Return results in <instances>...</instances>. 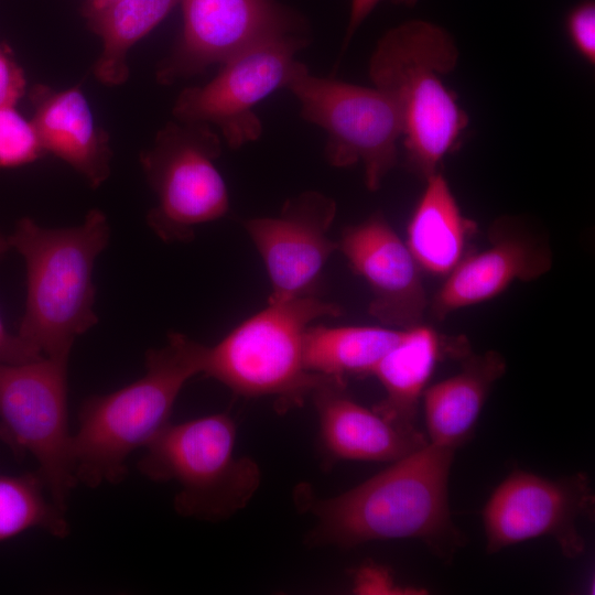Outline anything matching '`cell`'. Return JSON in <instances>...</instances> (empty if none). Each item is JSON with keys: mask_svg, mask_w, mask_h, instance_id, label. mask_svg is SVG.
<instances>
[{"mask_svg": "<svg viewBox=\"0 0 595 595\" xmlns=\"http://www.w3.org/2000/svg\"><path fill=\"white\" fill-rule=\"evenodd\" d=\"M454 453L428 442L332 498L321 499L305 486L298 487L296 502L316 519L307 543L354 548L370 541L419 539L450 560L465 543L448 504Z\"/></svg>", "mask_w": 595, "mask_h": 595, "instance_id": "obj_1", "label": "cell"}, {"mask_svg": "<svg viewBox=\"0 0 595 595\" xmlns=\"http://www.w3.org/2000/svg\"><path fill=\"white\" fill-rule=\"evenodd\" d=\"M26 270L18 335L43 356L68 358L76 338L98 322L95 261L110 239L106 214L90 209L77 226L47 228L20 218L8 236Z\"/></svg>", "mask_w": 595, "mask_h": 595, "instance_id": "obj_2", "label": "cell"}, {"mask_svg": "<svg viewBox=\"0 0 595 595\" xmlns=\"http://www.w3.org/2000/svg\"><path fill=\"white\" fill-rule=\"evenodd\" d=\"M207 346L182 333L145 354V372L136 381L107 394L88 398L79 410V426L72 439L77 482L96 487L119 483L126 461L145 447L170 423L184 385L203 374Z\"/></svg>", "mask_w": 595, "mask_h": 595, "instance_id": "obj_3", "label": "cell"}, {"mask_svg": "<svg viewBox=\"0 0 595 595\" xmlns=\"http://www.w3.org/2000/svg\"><path fill=\"white\" fill-rule=\"evenodd\" d=\"M457 60L451 34L424 20L387 31L370 56V79L392 97L401 113L405 165L424 181L439 172L468 125L455 95L441 80Z\"/></svg>", "mask_w": 595, "mask_h": 595, "instance_id": "obj_4", "label": "cell"}, {"mask_svg": "<svg viewBox=\"0 0 595 595\" xmlns=\"http://www.w3.org/2000/svg\"><path fill=\"white\" fill-rule=\"evenodd\" d=\"M340 314L339 305L318 296L268 302L207 346L203 375L244 397H274L279 411L298 407L326 377L305 367L306 332L316 320Z\"/></svg>", "mask_w": 595, "mask_h": 595, "instance_id": "obj_5", "label": "cell"}, {"mask_svg": "<svg viewBox=\"0 0 595 595\" xmlns=\"http://www.w3.org/2000/svg\"><path fill=\"white\" fill-rule=\"evenodd\" d=\"M236 424L227 413L169 423L145 446L140 472L155 482H175L182 516L226 519L244 509L261 482L257 463L236 454Z\"/></svg>", "mask_w": 595, "mask_h": 595, "instance_id": "obj_6", "label": "cell"}, {"mask_svg": "<svg viewBox=\"0 0 595 595\" xmlns=\"http://www.w3.org/2000/svg\"><path fill=\"white\" fill-rule=\"evenodd\" d=\"M220 137L203 122L170 121L140 154L156 205L145 217L164 242H190L195 228L229 210L226 183L215 165Z\"/></svg>", "mask_w": 595, "mask_h": 595, "instance_id": "obj_7", "label": "cell"}, {"mask_svg": "<svg viewBox=\"0 0 595 595\" xmlns=\"http://www.w3.org/2000/svg\"><path fill=\"white\" fill-rule=\"evenodd\" d=\"M284 88L299 100L301 116L326 132L328 163H361L367 188L377 191L397 164L402 137L401 113L392 97L377 87L314 76L299 61Z\"/></svg>", "mask_w": 595, "mask_h": 595, "instance_id": "obj_8", "label": "cell"}, {"mask_svg": "<svg viewBox=\"0 0 595 595\" xmlns=\"http://www.w3.org/2000/svg\"><path fill=\"white\" fill-rule=\"evenodd\" d=\"M68 358L0 363V440L31 454L50 497L66 510L77 483L67 420Z\"/></svg>", "mask_w": 595, "mask_h": 595, "instance_id": "obj_9", "label": "cell"}, {"mask_svg": "<svg viewBox=\"0 0 595 595\" xmlns=\"http://www.w3.org/2000/svg\"><path fill=\"white\" fill-rule=\"evenodd\" d=\"M307 44L305 33H292L248 47L224 62L207 84L182 90L173 116L178 121L217 127L231 148L257 140L262 125L255 107L272 91L284 88L295 55Z\"/></svg>", "mask_w": 595, "mask_h": 595, "instance_id": "obj_10", "label": "cell"}, {"mask_svg": "<svg viewBox=\"0 0 595 595\" xmlns=\"http://www.w3.org/2000/svg\"><path fill=\"white\" fill-rule=\"evenodd\" d=\"M593 515L594 494L584 473L554 480L517 469L496 487L483 509L486 552L547 536L564 556L577 558L585 550L577 521Z\"/></svg>", "mask_w": 595, "mask_h": 595, "instance_id": "obj_11", "label": "cell"}, {"mask_svg": "<svg viewBox=\"0 0 595 595\" xmlns=\"http://www.w3.org/2000/svg\"><path fill=\"white\" fill-rule=\"evenodd\" d=\"M181 34L156 69L170 85L223 64L270 37L305 33L304 21L277 0H180Z\"/></svg>", "mask_w": 595, "mask_h": 595, "instance_id": "obj_12", "label": "cell"}, {"mask_svg": "<svg viewBox=\"0 0 595 595\" xmlns=\"http://www.w3.org/2000/svg\"><path fill=\"white\" fill-rule=\"evenodd\" d=\"M336 203L316 191L289 198L280 213L244 223L271 284L268 302L318 296L322 275L337 241L328 237Z\"/></svg>", "mask_w": 595, "mask_h": 595, "instance_id": "obj_13", "label": "cell"}, {"mask_svg": "<svg viewBox=\"0 0 595 595\" xmlns=\"http://www.w3.org/2000/svg\"><path fill=\"white\" fill-rule=\"evenodd\" d=\"M337 249L371 292L368 311L383 326L405 329L423 323L429 298L422 270L385 216L375 213L346 227Z\"/></svg>", "mask_w": 595, "mask_h": 595, "instance_id": "obj_14", "label": "cell"}, {"mask_svg": "<svg viewBox=\"0 0 595 595\" xmlns=\"http://www.w3.org/2000/svg\"><path fill=\"white\" fill-rule=\"evenodd\" d=\"M488 240L485 249L469 252L445 277L429 302L435 320L442 321L458 310L493 300L513 282L539 279L552 268L547 239L520 218L496 219Z\"/></svg>", "mask_w": 595, "mask_h": 595, "instance_id": "obj_15", "label": "cell"}, {"mask_svg": "<svg viewBox=\"0 0 595 595\" xmlns=\"http://www.w3.org/2000/svg\"><path fill=\"white\" fill-rule=\"evenodd\" d=\"M346 379L325 377L310 397L318 415L320 442L331 462H394L428 444L419 430H404L358 403Z\"/></svg>", "mask_w": 595, "mask_h": 595, "instance_id": "obj_16", "label": "cell"}, {"mask_svg": "<svg viewBox=\"0 0 595 595\" xmlns=\"http://www.w3.org/2000/svg\"><path fill=\"white\" fill-rule=\"evenodd\" d=\"M30 97L31 121L45 154L63 160L91 188L99 187L110 175L112 151L83 91L75 86L55 90L37 85Z\"/></svg>", "mask_w": 595, "mask_h": 595, "instance_id": "obj_17", "label": "cell"}, {"mask_svg": "<svg viewBox=\"0 0 595 595\" xmlns=\"http://www.w3.org/2000/svg\"><path fill=\"white\" fill-rule=\"evenodd\" d=\"M469 350L466 339L443 337L423 323L403 329L372 372L385 390L372 409L401 429L418 430L419 404L436 363L445 356L459 359Z\"/></svg>", "mask_w": 595, "mask_h": 595, "instance_id": "obj_18", "label": "cell"}, {"mask_svg": "<svg viewBox=\"0 0 595 595\" xmlns=\"http://www.w3.org/2000/svg\"><path fill=\"white\" fill-rule=\"evenodd\" d=\"M458 360V372L428 387L422 397L428 442L452 450L469 439L494 385L507 369L496 350H469Z\"/></svg>", "mask_w": 595, "mask_h": 595, "instance_id": "obj_19", "label": "cell"}, {"mask_svg": "<svg viewBox=\"0 0 595 595\" xmlns=\"http://www.w3.org/2000/svg\"><path fill=\"white\" fill-rule=\"evenodd\" d=\"M477 225L467 218L442 173L425 180L407 226L405 244L423 273L445 278L470 252Z\"/></svg>", "mask_w": 595, "mask_h": 595, "instance_id": "obj_20", "label": "cell"}, {"mask_svg": "<svg viewBox=\"0 0 595 595\" xmlns=\"http://www.w3.org/2000/svg\"><path fill=\"white\" fill-rule=\"evenodd\" d=\"M180 0H118L102 8L83 6L88 28L101 41L94 76L104 85L119 86L129 77L128 53L149 34Z\"/></svg>", "mask_w": 595, "mask_h": 595, "instance_id": "obj_21", "label": "cell"}, {"mask_svg": "<svg viewBox=\"0 0 595 595\" xmlns=\"http://www.w3.org/2000/svg\"><path fill=\"white\" fill-rule=\"evenodd\" d=\"M403 329L388 326H310L304 343V364L316 375L346 379L372 375Z\"/></svg>", "mask_w": 595, "mask_h": 595, "instance_id": "obj_22", "label": "cell"}, {"mask_svg": "<svg viewBox=\"0 0 595 595\" xmlns=\"http://www.w3.org/2000/svg\"><path fill=\"white\" fill-rule=\"evenodd\" d=\"M37 473L0 474V541L40 528L57 538L68 534L69 526Z\"/></svg>", "mask_w": 595, "mask_h": 595, "instance_id": "obj_23", "label": "cell"}, {"mask_svg": "<svg viewBox=\"0 0 595 595\" xmlns=\"http://www.w3.org/2000/svg\"><path fill=\"white\" fill-rule=\"evenodd\" d=\"M45 154L31 119L15 106L0 108V167H17Z\"/></svg>", "mask_w": 595, "mask_h": 595, "instance_id": "obj_24", "label": "cell"}, {"mask_svg": "<svg viewBox=\"0 0 595 595\" xmlns=\"http://www.w3.org/2000/svg\"><path fill=\"white\" fill-rule=\"evenodd\" d=\"M353 591L357 594L377 595H422L428 593L424 588L398 584L386 566L376 563L363 564L354 572Z\"/></svg>", "mask_w": 595, "mask_h": 595, "instance_id": "obj_25", "label": "cell"}, {"mask_svg": "<svg viewBox=\"0 0 595 595\" xmlns=\"http://www.w3.org/2000/svg\"><path fill=\"white\" fill-rule=\"evenodd\" d=\"M566 30L576 51L594 65L595 4L593 0H585L574 7L567 15Z\"/></svg>", "mask_w": 595, "mask_h": 595, "instance_id": "obj_26", "label": "cell"}, {"mask_svg": "<svg viewBox=\"0 0 595 595\" xmlns=\"http://www.w3.org/2000/svg\"><path fill=\"white\" fill-rule=\"evenodd\" d=\"M26 80L11 52L0 44V108L15 106L25 91Z\"/></svg>", "mask_w": 595, "mask_h": 595, "instance_id": "obj_27", "label": "cell"}, {"mask_svg": "<svg viewBox=\"0 0 595 595\" xmlns=\"http://www.w3.org/2000/svg\"><path fill=\"white\" fill-rule=\"evenodd\" d=\"M43 355L25 343L18 334L10 333L0 316V363L20 364Z\"/></svg>", "mask_w": 595, "mask_h": 595, "instance_id": "obj_28", "label": "cell"}, {"mask_svg": "<svg viewBox=\"0 0 595 595\" xmlns=\"http://www.w3.org/2000/svg\"><path fill=\"white\" fill-rule=\"evenodd\" d=\"M380 0H350V10L348 24L346 28V34L344 37V47L347 46L351 37L354 36L357 29L366 20V18L371 13L374 8L378 4ZM397 4H402L405 7H413L416 4L418 0H391Z\"/></svg>", "mask_w": 595, "mask_h": 595, "instance_id": "obj_29", "label": "cell"}, {"mask_svg": "<svg viewBox=\"0 0 595 595\" xmlns=\"http://www.w3.org/2000/svg\"><path fill=\"white\" fill-rule=\"evenodd\" d=\"M118 0H86L84 6L86 7H89V8H102V7H106L108 4H111L113 2H116Z\"/></svg>", "mask_w": 595, "mask_h": 595, "instance_id": "obj_30", "label": "cell"}, {"mask_svg": "<svg viewBox=\"0 0 595 595\" xmlns=\"http://www.w3.org/2000/svg\"><path fill=\"white\" fill-rule=\"evenodd\" d=\"M11 249L8 236L0 232V260Z\"/></svg>", "mask_w": 595, "mask_h": 595, "instance_id": "obj_31", "label": "cell"}]
</instances>
